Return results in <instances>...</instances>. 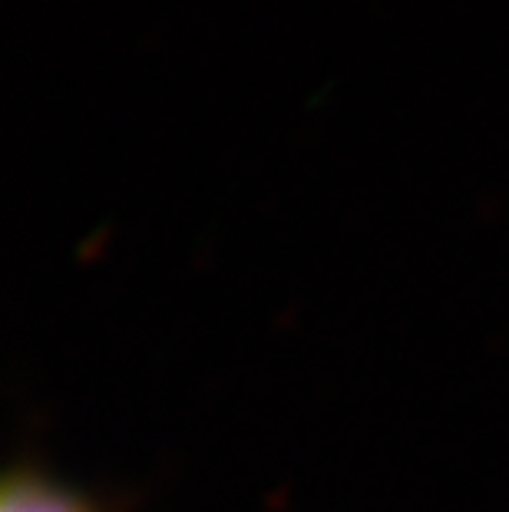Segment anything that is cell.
Masks as SVG:
<instances>
[{
    "mask_svg": "<svg viewBox=\"0 0 509 512\" xmlns=\"http://www.w3.org/2000/svg\"><path fill=\"white\" fill-rule=\"evenodd\" d=\"M0 512H100L90 496L34 463L10 466L0 493Z\"/></svg>",
    "mask_w": 509,
    "mask_h": 512,
    "instance_id": "1",
    "label": "cell"
}]
</instances>
